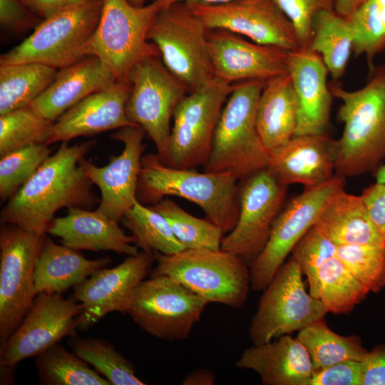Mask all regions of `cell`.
Here are the masks:
<instances>
[{"mask_svg": "<svg viewBox=\"0 0 385 385\" xmlns=\"http://www.w3.org/2000/svg\"><path fill=\"white\" fill-rule=\"evenodd\" d=\"M72 351L92 366L112 385H144L135 374L133 364L116 351L108 341L93 337L71 338Z\"/></svg>", "mask_w": 385, "mask_h": 385, "instance_id": "cell-36", "label": "cell"}, {"mask_svg": "<svg viewBox=\"0 0 385 385\" xmlns=\"http://www.w3.org/2000/svg\"><path fill=\"white\" fill-rule=\"evenodd\" d=\"M83 307L62 294L38 293L21 324L1 345V367L11 370L19 362L37 356L66 337H77Z\"/></svg>", "mask_w": 385, "mask_h": 385, "instance_id": "cell-15", "label": "cell"}, {"mask_svg": "<svg viewBox=\"0 0 385 385\" xmlns=\"http://www.w3.org/2000/svg\"><path fill=\"white\" fill-rule=\"evenodd\" d=\"M369 68L368 80L359 89L329 85L333 97L342 102L338 118L344 130L334 146L335 170L343 177L368 173L385 158V66Z\"/></svg>", "mask_w": 385, "mask_h": 385, "instance_id": "cell-2", "label": "cell"}, {"mask_svg": "<svg viewBox=\"0 0 385 385\" xmlns=\"http://www.w3.org/2000/svg\"><path fill=\"white\" fill-rule=\"evenodd\" d=\"M286 190L287 186L267 168L246 178L238 191L237 221L223 237L220 249L239 257L250 267L268 240Z\"/></svg>", "mask_w": 385, "mask_h": 385, "instance_id": "cell-16", "label": "cell"}, {"mask_svg": "<svg viewBox=\"0 0 385 385\" xmlns=\"http://www.w3.org/2000/svg\"><path fill=\"white\" fill-rule=\"evenodd\" d=\"M208 44L215 77L228 83L267 81L288 72L289 51L283 48L222 29H209Z\"/></svg>", "mask_w": 385, "mask_h": 385, "instance_id": "cell-20", "label": "cell"}, {"mask_svg": "<svg viewBox=\"0 0 385 385\" xmlns=\"http://www.w3.org/2000/svg\"><path fill=\"white\" fill-rule=\"evenodd\" d=\"M336 255L369 293L385 287V244L337 246Z\"/></svg>", "mask_w": 385, "mask_h": 385, "instance_id": "cell-40", "label": "cell"}, {"mask_svg": "<svg viewBox=\"0 0 385 385\" xmlns=\"http://www.w3.org/2000/svg\"><path fill=\"white\" fill-rule=\"evenodd\" d=\"M376 9L385 23V0H374Z\"/></svg>", "mask_w": 385, "mask_h": 385, "instance_id": "cell-53", "label": "cell"}, {"mask_svg": "<svg viewBox=\"0 0 385 385\" xmlns=\"http://www.w3.org/2000/svg\"><path fill=\"white\" fill-rule=\"evenodd\" d=\"M36 16L21 0H0V24L9 31H19L36 26Z\"/></svg>", "mask_w": 385, "mask_h": 385, "instance_id": "cell-45", "label": "cell"}, {"mask_svg": "<svg viewBox=\"0 0 385 385\" xmlns=\"http://www.w3.org/2000/svg\"><path fill=\"white\" fill-rule=\"evenodd\" d=\"M292 24L301 48H308L316 14L334 10L337 0H274Z\"/></svg>", "mask_w": 385, "mask_h": 385, "instance_id": "cell-43", "label": "cell"}, {"mask_svg": "<svg viewBox=\"0 0 385 385\" xmlns=\"http://www.w3.org/2000/svg\"><path fill=\"white\" fill-rule=\"evenodd\" d=\"M152 207L166 219L185 249L220 250L224 234L210 220L192 216L166 197Z\"/></svg>", "mask_w": 385, "mask_h": 385, "instance_id": "cell-37", "label": "cell"}, {"mask_svg": "<svg viewBox=\"0 0 385 385\" xmlns=\"http://www.w3.org/2000/svg\"><path fill=\"white\" fill-rule=\"evenodd\" d=\"M46 234L1 224L0 228V339L3 344L21 324L36 290L34 272Z\"/></svg>", "mask_w": 385, "mask_h": 385, "instance_id": "cell-13", "label": "cell"}, {"mask_svg": "<svg viewBox=\"0 0 385 385\" xmlns=\"http://www.w3.org/2000/svg\"><path fill=\"white\" fill-rule=\"evenodd\" d=\"M130 4L135 6H143L145 5V0H128Z\"/></svg>", "mask_w": 385, "mask_h": 385, "instance_id": "cell-54", "label": "cell"}, {"mask_svg": "<svg viewBox=\"0 0 385 385\" xmlns=\"http://www.w3.org/2000/svg\"><path fill=\"white\" fill-rule=\"evenodd\" d=\"M96 144L95 140L72 145L61 142L2 207L1 223L46 234L61 209H91L99 203L100 199L92 191L93 183L79 164Z\"/></svg>", "mask_w": 385, "mask_h": 385, "instance_id": "cell-1", "label": "cell"}, {"mask_svg": "<svg viewBox=\"0 0 385 385\" xmlns=\"http://www.w3.org/2000/svg\"><path fill=\"white\" fill-rule=\"evenodd\" d=\"M57 71L38 63L0 65V115L29 106L53 81Z\"/></svg>", "mask_w": 385, "mask_h": 385, "instance_id": "cell-31", "label": "cell"}, {"mask_svg": "<svg viewBox=\"0 0 385 385\" xmlns=\"http://www.w3.org/2000/svg\"><path fill=\"white\" fill-rule=\"evenodd\" d=\"M115 80L98 58L87 56L58 69L53 81L29 106L41 117L54 122L78 102Z\"/></svg>", "mask_w": 385, "mask_h": 385, "instance_id": "cell-26", "label": "cell"}, {"mask_svg": "<svg viewBox=\"0 0 385 385\" xmlns=\"http://www.w3.org/2000/svg\"><path fill=\"white\" fill-rule=\"evenodd\" d=\"M163 7L156 1L135 6L128 0H103L101 16L88 42L86 56L98 58L116 80L128 81L131 68L149 56H160L147 38Z\"/></svg>", "mask_w": 385, "mask_h": 385, "instance_id": "cell-7", "label": "cell"}, {"mask_svg": "<svg viewBox=\"0 0 385 385\" xmlns=\"http://www.w3.org/2000/svg\"><path fill=\"white\" fill-rule=\"evenodd\" d=\"M151 276H168L208 303L240 308L251 288L250 267L222 250L185 249L173 255L153 252Z\"/></svg>", "mask_w": 385, "mask_h": 385, "instance_id": "cell-5", "label": "cell"}, {"mask_svg": "<svg viewBox=\"0 0 385 385\" xmlns=\"http://www.w3.org/2000/svg\"><path fill=\"white\" fill-rule=\"evenodd\" d=\"M72 207L66 215L55 217L47 234L61 239V244L77 250L112 251L128 256L137 255L133 235H127L118 222L97 210Z\"/></svg>", "mask_w": 385, "mask_h": 385, "instance_id": "cell-25", "label": "cell"}, {"mask_svg": "<svg viewBox=\"0 0 385 385\" xmlns=\"http://www.w3.org/2000/svg\"><path fill=\"white\" fill-rule=\"evenodd\" d=\"M215 383V374L205 369H197L190 371L183 381L184 385H212Z\"/></svg>", "mask_w": 385, "mask_h": 385, "instance_id": "cell-49", "label": "cell"}, {"mask_svg": "<svg viewBox=\"0 0 385 385\" xmlns=\"http://www.w3.org/2000/svg\"><path fill=\"white\" fill-rule=\"evenodd\" d=\"M376 180L379 183H385V165L378 168L376 173Z\"/></svg>", "mask_w": 385, "mask_h": 385, "instance_id": "cell-52", "label": "cell"}, {"mask_svg": "<svg viewBox=\"0 0 385 385\" xmlns=\"http://www.w3.org/2000/svg\"><path fill=\"white\" fill-rule=\"evenodd\" d=\"M287 67L298 101L294 135L327 133L333 96L322 57L309 48H299L288 52Z\"/></svg>", "mask_w": 385, "mask_h": 385, "instance_id": "cell-22", "label": "cell"}, {"mask_svg": "<svg viewBox=\"0 0 385 385\" xmlns=\"http://www.w3.org/2000/svg\"><path fill=\"white\" fill-rule=\"evenodd\" d=\"M314 226L337 246L385 244L361 197L344 189L332 197Z\"/></svg>", "mask_w": 385, "mask_h": 385, "instance_id": "cell-27", "label": "cell"}, {"mask_svg": "<svg viewBox=\"0 0 385 385\" xmlns=\"http://www.w3.org/2000/svg\"><path fill=\"white\" fill-rule=\"evenodd\" d=\"M153 252L141 251L112 268H101L73 287V297L82 304L78 329L94 326L110 312L127 314L135 291L155 262Z\"/></svg>", "mask_w": 385, "mask_h": 385, "instance_id": "cell-19", "label": "cell"}, {"mask_svg": "<svg viewBox=\"0 0 385 385\" xmlns=\"http://www.w3.org/2000/svg\"><path fill=\"white\" fill-rule=\"evenodd\" d=\"M267 168L286 186L320 185L334 176V140L327 133L294 135L270 152Z\"/></svg>", "mask_w": 385, "mask_h": 385, "instance_id": "cell-23", "label": "cell"}, {"mask_svg": "<svg viewBox=\"0 0 385 385\" xmlns=\"http://www.w3.org/2000/svg\"><path fill=\"white\" fill-rule=\"evenodd\" d=\"M369 292L335 255L318 273V299L327 312L346 314L364 299Z\"/></svg>", "mask_w": 385, "mask_h": 385, "instance_id": "cell-35", "label": "cell"}, {"mask_svg": "<svg viewBox=\"0 0 385 385\" xmlns=\"http://www.w3.org/2000/svg\"><path fill=\"white\" fill-rule=\"evenodd\" d=\"M130 93L125 112L128 120L140 125L154 142L161 162L166 158L174 111L190 92L163 64L160 56H149L130 71Z\"/></svg>", "mask_w": 385, "mask_h": 385, "instance_id": "cell-10", "label": "cell"}, {"mask_svg": "<svg viewBox=\"0 0 385 385\" xmlns=\"http://www.w3.org/2000/svg\"><path fill=\"white\" fill-rule=\"evenodd\" d=\"M360 196L371 220L385 237V183L369 185L364 189Z\"/></svg>", "mask_w": 385, "mask_h": 385, "instance_id": "cell-47", "label": "cell"}, {"mask_svg": "<svg viewBox=\"0 0 385 385\" xmlns=\"http://www.w3.org/2000/svg\"><path fill=\"white\" fill-rule=\"evenodd\" d=\"M142 251L173 255L185 250L176 238L166 219L152 207L137 200L121 219Z\"/></svg>", "mask_w": 385, "mask_h": 385, "instance_id": "cell-34", "label": "cell"}, {"mask_svg": "<svg viewBox=\"0 0 385 385\" xmlns=\"http://www.w3.org/2000/svg\"><path fill=\"white\" fill-rule=\"evenodd\" d=\"M208 302L166 275L151 276L136 288L127 314L149 335L183 341L201 318Z\"/></svg>", "mask_w": 385, "mask_h": 385, "instance_id": "cell-12", "label": "cell"}, {"mask_svg": "<svg viewBox=\"0 0 385 385\" xmlns=\"http://www.w3.org/2000/svg\"><path fill=\"white\" fill-rule=\"evenodd\" d=\"M238 178L228 172L199 173L175 168L157 154L142 157L138 193L144 202L155 204L166 196H178L200 206L208 220L227 234L239 215Z\"/></svg>", "mask_w": 385, "mask_h": 385, "instance_id": "cell-3", "label": "cell"}, {"mask_svg": "<svg viewBox=\"0 0 385 385\" xmlns=\"http://www.w3.org/2000/svg\"><path fill=\"white\" fill-rule=\"evenodd\" d=\"M344 177L334 175L317 187L305 188L277 216L268 240L250 265L251 289L263 291L302 236L315 225L329 200L344 189Z\"/></svg>", "mask_w": 385, "mask_h": 385, "instance_id": "cell-14", "label": "cell"}, {"mask_svg": "<svg viewBox=\"0 0 385 385\" xmlns=\"http://www.w3.org/2000/svg\"><path fill=\"white\" fill-rule=\"evenodd\" d=\"M361 385H385V344L368 351L361 361Z\"/></svg>", "mask_w": 385, "mask_h": 385, "instance_id": "cell-46", "label": "cell"}, {"mask_svg": "<svg viewBox=\"0 0 385 385\" xmlns=\"http://www.w3.org/2000/svg\"><path fill=\"white\" fill-rule=\"evenodd\" d=\"M156 1L161 5L163 8L178 2H199L205 4H221L233 0H150Z\"/></svg>", "mask_w": 385, "mask_h": 385, "instance_id": "cell-51", "label": "cell"}, {"mask_svg": "<svg viewBox=\"0 0 385 385\" xmlns=\"http://www.w3.org/2000/svg\"><path fill=\"white\" fill-rule=\"evenodd\" d=\"M103 1L67 5L43 19L21 43L1 55L0 65L38 63L58 70L86 57Z\"/></svg>", "mask_w": 385, "mask_h": 385, "instance_id": "cell-6", "label": "cell"}, {"mask_svg": "<svg viewBox=\"0 0 385 385\" xmlns=\"http://www.w3.org/2000/svg\"><path fill=\"white\" fill-rule=\"evenodd\" d=\"M36 357L37 374L42 384L111 385L88 364L59 342Z\"/></svg>", "mask_w": 385, "mask_h": 385, "instance_id": "cell-33", "label": "cell"}, {"mask_svg": "<svg viewBox=\"0 0 385 385\" xmlns=\"http://www.w3.org/2000/svg\"><path fill=\"white\" fill-rule=\"evenodd\" d=\"M51 155L48 144L36 143L0 157L1 200H9Z\"/></svg>", "mask_w": 385, "mask_h": 385, "instance_id": "cell-39", "label": "cell"}, {"mask_svg": "<svg viewBox=\"0 0 385 385\" xmlns=\"http://www.w3.org/2000/svg\"><path fill=\"white\" fill-rule=\"evenodd\" d=\"M297 338L304 345L314 370L346 361H362L368 351L358 336H342L334 332L324 318L299 331Z\"/></svg>", "mask_w": 385, "mask_h": 385, "instance_id": "cell-32", "label": "cell"}, {"mask_svg": "<svg viewBox=\"0 0 385 385\" xmlns=\"http://www.w3.org/2000/svg\"><path fill=\"white\" fill-rule=\"evenodd\" d=\"M130 93L128 81L115 80L89 95L53 122L46 143L68 142L78 137L135 125L125 112Z\"/></svg>", "mask_w": 385, "mask_h": 385, "instance_id": "cell-21", "label": "cell"}, {"mask_svg": "<svg viewBox=\"0 0 385 385\" xmlns=\"http://www.w3.org/2000/svg\"><path fill=\"white\" fill-rule=\"evenodd\" d=\"M337 245L312 226L292 251V257L307 278L309 294L318 298V273L321 267L334 257Z\"/></svg>", "mask_w": 385, "mask_h": 385, "instance_id": "cell-42", "label": "cell"}, {"mask_svg": "<svg viewBox=\"0 0 385 385\" xmlns=\"http://www.w3.org/2000/svg\"><path fill=\"white\" fill-rule=\"evenodd\" d=\"M21 1L41 20L67 6L66 0H21Z\"/></svg>", "mask_w": 385, "mask_h": 385, "instance_id": "cell-48", "label": "cell"}, {"mask_svg": "<svg viewBox=\"0 0 385 385\" xmlns=\"http://www.w3.org/2000/svg\"><path fill=\"white\" fill-rule=\"evenodd\" d=\"M298 101L289 73L265 82L257 108V128L265 148H277L296 131Z\"/></svg>", "mask_w": 385, "mask_h": 385, "instance_id": "cell-29", "label": "cell"}, {"mask_svg": "<svg viewBox=\"0 0 385 385\" xmlns=\"http://www.w3.org/2000/svg\"><path fill=\"white\" fill-rule=\"evenodd\" d=\"M53 122L30 106L0 115V157L36 143H46Z\"/></svg>", "mask_w": 385, "mask_h": 385, "instance_id": "cell-38", "label": "cell"}, {"mask_svg": "<svg viewBox=\"0 0 385 385\" xmlns=\"http://www.w3.org/2000/svg\"><path fill=\"white\" fill-rule=\"evenodd\" d=\"M366 0H337L334 11L339 15L349 19L354 11Z\"/></svg>", "mask_w": 385, "mask_h": 385, "instance_id": "cell-50", "label": "cell"}, {"mask_svg": "<svg viewBox=\"0 0 385 385\" xmlns=\"http://www.w3.org/2000/svg\"><path fill=\"white\" fill-rule=\"evenodd\" d=\"M111 262L109 257L86 259L80 250L58 245L46 235L34 272L37 294H63Z\"/></svg>", "mask_w": 385, "mask_h": 385, "instance_id": "cell-28", "label": "cell"}, {"mask_svg": "<svg viewBox=\"0 0 385 385\" xmlns=\"http://www.w3.org/2000/svg\"><path fill=\"white\" fill-rule=\"evenodd\" d=\"M265 385H309L314 367L304 345L289 334L245 349L235 363Z\"/></svg>", "mask_w": 385, "mask_h": 385, "instance_id": "cell-24", "label": "cell"}, {"mask_svg": "<svg viewBox=\"0 0 385 385\" xmlns=\"http://www.w3.org/2000/svg\"><path fill=\"white\" fill-rule=\"evenodd\" d=\"M353 31V52L366 56L369 67L373 58L385 49V23L374 0H366L348 19Z\"/></svg>", "mask_w": 385, "mask_h": 385, "instance_id": "cell-41", "label": "cell"}, {"mask_svg": "<svg viewBox=\"0 0 385 385\" xmlns=\"http://www.w3.org/2000/svg\"><path fill=\"white\" fill-rule=\"evenodd\" d=\"M88 1H91V0H66V5L78 4L83 3Z\"/></svg>", "mask_w": 385, "mask_h": 385, "instance_id": "cell-55", "label": "cell"}, {"mask_svg": "<svg viewBox=\"0 0 385 385\" xmlns=\"http://www.w3.org/2000/svg\"><path fill=\"white\" fill-rule=\"evenodd\" d=\"M309 385H361V361L346 360L314 370Z\"/></svg>", "mask_w": 385, "mask_h": 385, "instance_id": "cell-44", "label": "cell"}, {"mask_svg": "<svg viewBox=\"0 0 385 385\" xmlns=\"http://www.w3.org/2000/svg\"><path fill=\"white\" fill-rule=\"evenodd\" d=\"M208 31L186 2H178L162 8L148 31L163 64L190 92L215 78Z\"/></svg>", "mask_w": 385, "mask_h": 385, "instance_id": "cell-8", "label": "cell"}, {"mask_svg": "<svg viewBox=\"0 0 385 385\" xmlns=\"http://www.w3.org/2000/svg\"><path fill=\"white\" fill-rule=\"evenodd\" d=\"M233 84L216 77L205 86L189 92L173 113V125L164 164L193 168L207 164L215 129Z\"/></svg>", "mask_w": 385, "mask_h": 385, "instance_id": "cell-11", "label": "cell"}, {"mask_svg": "<svg viewBox=\"0 0 385 385\" xmlns=\"http://www.w3.org/2000/svg\"><path fill=\"white\" fill-rule=\"evenodd\" d=\"M145 133L138 125L119 128L111 134V138L120 141L123 149L118 155L111 156L106 165L96 166L85 157L79 161L87 177L101 192L96 210L118 222L138 200V185Z\"/></svg>", "mask_w": 385, "mask_h": 385, "instance_id": "cell-18", "label": "cell"}, {"mask_svg": "<svg viewBox=\"0 0 385 385\" xmlns=\"http://www.w3.org/2000/svg\"><path fill=\"white\" fill-rule=\"evenodd\" d=\"M353 31L348 19L334 10L315 15L309 48L319 54L334 80L342 77L353 52Z\"/></svg>", "mask_w": 385, "mask_h": 385, "instance_id": "cell-30", "label": "cell"}, {"mask_svg": "<svg viewBox=\"0 0 385 385\" xmlns=\"http://www.w3.org/2000/svg\"><path fill=\"white\" fill-rule=\"evenodd\" d=\"M263 80L233 84L221 112L205 171L228 172L245 179L267 167L270 152L257 128V108Z\"/></svg>", "mask_w": 385, "mask_h": 385, "instance_id": "cell-4", "label": "cell"}, {"mask_svg": "<svg viewBox=\"0 0 385 385\" xmlns=\"http://www.w3.org/2000/svg\"><path fill=\"white\" fill-rule=\"evenodd\" d=\"M186 3L210 30H226L289 51L301 48L292 24L274 0Z\"/></svg>", "mask_w": 385, "mask_h": 385, "instance_id": "cell-17", "label": "cell"}, {"mask_svg": "<svg viewBox=\"0 0 385 385\" xmlns=\"http://www.w3.org/2000/svg\"><path fill=\"white\" fill-rule=\"evenodd\" d=\"M302 274L292 257L262 291L247 330L253 345L300 331L328 312L319 299L307 292Z\"/></svg>", "mask_w": 385, "mask_h": 385, "instance_id": "cell-9", "label": "cell"}]
</instances>
